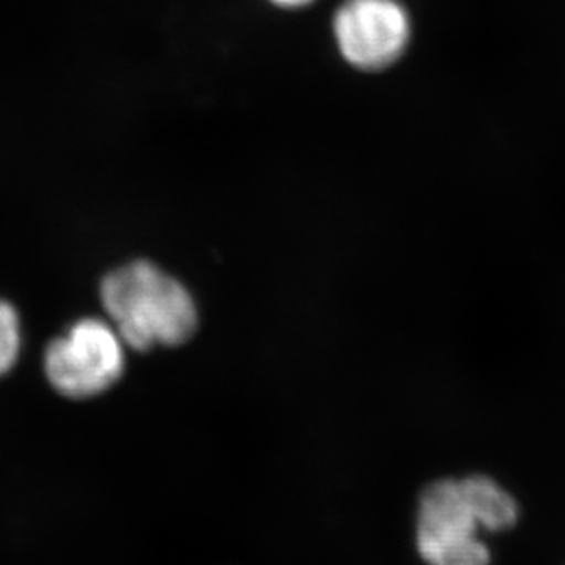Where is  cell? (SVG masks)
<instances>
[{
	"mask_svg": "<svg viewBox=\"0 0 565 565\" xmlns=\"http://www.w3.org/2000/svg\"><path fill=\"white\" fill-rule=\"evenodd\" d=\"M273 2L285 6V8H298V6L309 4L312 0H273Z\"/></svg>",
	"mask_w": 565,
	"mask_h": 565,
	"instance_id": "cell-6",
	"label": "cell"
},
{
	"mask_svg": "<svg viewBox=\"0 0 565 565\" xmlns=\"http://www.w3.org/2000/svg\"><path fill=\"white\" fill-rule=\"evenodd\" d=\"M21 351V321L15 307L0 299V376L15 365Z\"/></svg>",
	"mask_w": 565,
	"mask_h": 565,
	"instance_id": "cell-5",
	"label": "cell"
},
{
	"mask_svg": "<svg viewBox=\"0 0 565 565\" xmlns=\"http://www.w3.org/2000/svg\"><path fill=\"white\" fill-rule=\"evenodd\" d=\"M99 298L129 348H173L190 340L199 316L190 290L151 262L127 263L105 276Z\"/></svg>",
	"mask_w": 565,
	"mask_h": 565,
	"instance_id": "cell-2",
	"label": "cell"
},
{
	"mask_svg": "<svg viewBox=\"0 0 565 565\" xmlns=\"http://www.w3.org/2000/svg\"><path fill=\"white\" fill-rule=\"evenodd\" d=\"M126 343L110 321L85 318L50 342L44 373L55 392L68 398H93L120 381Z\"/></svg>",
	"mask_w": 565,
	"mask_h": 565,
	"instance_id": "cell-3",
	"label": "cell"
},
{
	"mask_svg": "<svg viewBox=\"0 0 565 565\" xmlns=\"http://www.w3.org/2000/svg\"><path fill=\"white\" fill-rule=\"evenodd\" d=\"M409 17L397 0H345L334 17V38L360 71L393 65L408 46Z\"/></svg>",
	"mask_w": 565,
	"mask_h": 565,
	"instance_id": "cell-4",
	"label": "cell"
},
{
	"mask_svg": "<svg viewBox=\"0 0 565 565\" xmlns=\"http://www.w3.org/2000/svg\"><path fill=\"white\" fill-rule=\"evenodd\" d=\"M520 507L489 476L440 479L420 495L417 550L428 565H490L483 534L514 527Z\"/></svg>",
	"mask_w": 565,
	"mask_h": 565,
	"instance_id": "cell-1",
	"label": "cell"
}]
</instances>
